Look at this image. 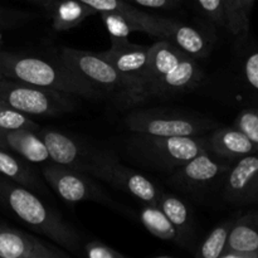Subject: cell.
<instances>
[{
    "instance_id": "obj_9",
    "label": "cell",
    "mask_w": 258,
    "mask_h": 258,
    "mask_svg": "<svg viewBox=\"0 0 258 258\" xmlns=\"http://www.w3.org/2000/svg\"><path fill=\"white\" fill-rule=\"evenodd\" d=\"M233 163L206 150L171 171L168 181L180 193L201 197L223 181Z\"/></svg>"
},
{
    "instance_id": "obj_20",
    "label": "cell",
    "mask_w": 258,
    "mask_h": 258,
    "mask_svg": "<svg viewBox=\"0 0 258 258\" xmlns=\"http://www.w3.org/2000/svg\"><path fill=\"white\" fill-rule=\"evenodd\" d=\"M158 206L175 227L183 247L190 246L196 233V218L190 206L176 194L166 193L161 189L159 193Z\"/></svg>"
},
{
    "instance_id": "obj_22",
    "label": "cell",
    "mask_w": 258,
    "mask_h": 258,
    "mask_svg": "<svg viewBox=\"0 0 258 258\" xmlns=\"http://www.w3.org/2000/svg\"><path fill=\"white\" fill-rule=\"evenodd\" d=\"M143 204L144 206L143 208H141L140 214H139L143 226L145 227L153 236H155L156 238L161 239V241L173 242V243L179 244V246H183V244H181L180 236H179V233L176 232L175 227L171 224V222L169 221V218L165 216V213L161 211V208L158 206V203Z\"/></svg>"
},
{
    "instance_id": "obj_7",
    "label": "cell",
    "mask_w": 258,
    "mask_h": 258,
    "mask_svg": "<svg viewBox=\"0 0 258 258\" xmlns=\"http://www.w3.org/2000/svg\"><path fill=\"white\" fill-rule=\"evenodd\" d=\"M82 171L135 197L143 203H158L160 189L145 175L121 164L110 151H88Z\"/></svg>"
},
{
    "instance_id": "obj_30",
    "label": "cell",
    "mask_w": 258,
    "mask_h": 258,
    "mask_svg": "<svg viewBox=\"0 0 258 258\" xmlns=\"http://www.w3.org/2000/svg\"><path fill=\"white\" fill-rule=\"evenodd\" d=\"M37 17L38 15L35 13L0 7V30L17 28L19 25L35 19Z\"/></svg>"
},
{
    "instance_id": "obj_18",
    "label": "cell",
    "mask_w": 258,
    "mask_h": 258,
    "mask_svg": "<svg viewBox=\"0 0 258 258\" xmlns=\"http://www.w3.org/2000/svg\"><path fill=\"white\" fill-rule=\"evenodd\" d=\"M207 148L222 159L236 161L249 154L258 153V149L238 128L217 126L206 135Z\"/></svg>"
},
{
    "instance_id": "obj_15",
    "label": "cell",
    "mask_w": 258,
    "mask_h": 258,
    "mask_svg": "<svg viewBox=\"0 0 258 258\" xmlns=\"http://www.w3.org/2000/svg\"><path fill=\"white\" fill-rule=\"evenodd\" d=\"M38 135L45 144L52 163L82 171L90 149L70 135L50 127H40Z\"/></svg>"
},
{
    "instance_id": "obj_21",
    "label": "cell",
    "mask_w": 258,
    "mask_h": 258,
    "mask_svg": "<svg viewBox=\"0 0 258 258\" xmlns=\"http://www.w3.org/2000/svg\"><path fill=\"white\" fill-rule=\"evenodd\" d=\"M44 9L55 32H67L77 28L88 17L98 14L81 0H50Z\"/></svg>"
},
{
    "instance_id": "obj_16",
    "label": "cell",
    "mask_w": 258,
    "mask_h": 258,
    "mask_svg": "<svg viewBox=\"0 0 258 258\" xmlns=\"http://www.w3.org/2000/svg\"><path fill=\"white\" fill-rule=\"evenodd\" d=\"M221 258H258V209L234 219Z\"/></svg>"
},
{
    "instance_id": "obj_12",
    "label": "cell",
    "mask_w": 258,
    "mask_h": 258,
    "mask_svg": "<svg viewBox=\"0 0 258 258\" xmlns=\"http://www.w3.org/2000/svg\"><path fill=\"white\" fill-rule=\"evenodd\" d=\"M133 86L128 96L141 87L150 60V45L136 44L127 39H111V48L100 53ZM127 96V98H128ZM126 98V102H127ZM125 102V105H126Z\"/></svg>"
},
{
    "instance_id": "obj_32",
    "label": "cell",
    "mask_w": 258,
    "mask_h": 258,
    "mask_svg": "<svg viewBox=\"0 0 258 258\" xmlns=\"http://www.w3.org/2000/svg\"><path fill=\"white\" fill-rule=\"evenodd\" d=\"M133 5L144 8H153V9H174L180 7L183 0H125Z\"/></svg>"
},
{
    "instance_id": "obj_4",
    "label": "cell",
    "mask_w": 258,
    "mask_h": 258,
    "mask_svg": "<svg viewBox=\"0 0 258 258\" xmlns=\"http://www.w3.org/2000/svg\"><path fill=\"white\" fill-rule=\"evenodd\" d=\"M206 135L155 136L133 133L127 140V151L145 165L171 173L181 164L208 150Z\"/></svg>"
},
{
    "instance_id": "obj_24",
    "label": "cell",
    "mask_w": 258,
    "mask_h": 258,
    "mask_svg": "<svg viewBox=\"0 0 258 258\" xmlns=\"http://www.w3.org/2000/svg\"><path fill=\"white\" fill-rule=\"evenodd\" d=\"M241 81L249 97L258 103V48H253L242 59Z\"/></svg>"
},
{
    "instance_id": "obj_26",
    "label": "cell",
    "mask_w": 258,
    "mask_h": 258,
    "mask_svg": "<svg viewBox=\"0 0 258 258\" xmlns=\"http://www.w3.org/2000/svg\"><path fill=\"white\" fill-rule=\"evenodd\" d=\"M0 128H29L38 133L40 126L29 116L14 110L0 100Z\"/></svg>"
},
{
    "instance_id": "obj_27",
    "label": "cell",
    "mask_w": 258,
    "mask_h": 258,
    "mask_svg": "<svg viewBox=\"0 0 258 258\" xmlns=\"http://www.w3.org/2000/svg\"><path fill=\"white\" fill-rule=\"evenodd\" d=\"M226 9L227 30L234 37L244 39L248 35L249 24L242 18L237 0H223Z\"/></svg>"
},
{
    "instance_id": "obj_28",
    "label": "cell",
    "mask_w": 258,
    "mask_h": 258,
    "mask_svg": "<svg viewBox=\"0 0 258 258\" xmlns=\"http://www.w3.org/2000/svg\"><path fill=\"white\" fill-rule=\"evenodd\" d=\"M233 126L258 149V107H246L237 115Z\"/></svg>"
},
{
    "instance_id": "obj_17",
    "label": "cell",
    "mask_w": 258,
    "mask_h": 258,
    "mask_svg": "<svg viewBox=\"0 0 258 258\" xmlns=\"http://www.w3.org/2000/svg\"><path fill=\"white\" fill-rule=\"evenodd\" d=\"M0 174L43 198L50 197L49 185L32 163L3 148H0Z\"/></svg>"
},
{
    "instance_id": "obj_33",
    "label": "cell",
    "mask_w": 258,
    "mask_h": 258,
    "mask_svg": "<svg viewBox=\"0 0 258 258\" xmlns=\"http://www.w3.org/2000/svg\"><path fill=\"white\" fill-rule=\"evenodd\" d=\"M237 2H238V8L242 18L249 24V13H251L252 7H253L254 0H237Z\"/></svg>"
},
{
    "instance_id": "obj_34",
    "label": "cell",
    "mask_w": 258,
    "mask_h": 258,
    "mask_svg": "<svg viewBox=\"0 0 258 258\" xmlns=\"http://www.w3.org/2000/svg\"><path fill=\"white\" fill-rule=\"evenodd\" d=\"M30 2H34V3H37V4H39L40 7H43L44 8L45 5H48V3L50 2V0H30Z\"/></svg>"
},
{
    "instance_id": "obj_11",
    "label": "cell",
    "mask_w": 258,
    "mask_h": 258,
    "mask_svg": "<svg viewBox=\"0 0 258 258\" xmlns=\"http://www.w3.org/2000/svg\"><path fill=\"white\" fill-rule=\"evenodd\" d=\"M222 198L237 207L258 204V153L232 164L222 181Z\"/></svg>"
},
{
    "instance_id": "obj_35",
    "label": "cell",
    "mask_w": 258,
    "mask_h": 258,
    "mask_svg": "<svg viewBox=\"0 0 258 258\" xmlns=\"http://www.w3.org/2000/svg\"><path fill=\"white\" fill-rule=\"evenodd\" d=\"M2 43H3V34L0 33V47H2Z\"/></svg>"
},
{
    "instance_id": "obj_19",
    "label": "cell",
    "mask_w": 258,
    "mask_h": 258,
    "mask_svg": "<svg viewBox=\"0 0 258 258\" xmlns=\"http://www.w3.org/2000/svg\"><path fill=\"white\" fill-rule=\"evenodd\" d=\"M3 149L22 156L32 164L50 161L45 144L37 131L29 128H0Z\"/></svg>"
},
{
    "instance_id": "obj_5",
    "label": "cell",
    "mask_w": 258,
    "mask_h": 258,
    "mask_svg": "<svg viewBox=\"0 0 258 258\" xmlns=\"http://www.w3.org/2000/svg\"><path fill=\"white\" fill-rule=\"evenodd\" d=\"M123 122L130 133L155 136L206 135L219 126L208 116L159 107L131 111Z\"/></svg>"
},
{
    "instance_id": "obj_10",
    "label": "cell",
    "mask_w": 258,
    "mask_h": 258,
    "mask_svg": "<svg viewBox=\"0 0 258 258\" xmlns=\"http://www.w3.org/2000/svg\"><path fill=\"white\" fill-rule=\"evenodd\" d=\"M40 174L49 188L66 203L95 202V203L113 206L111 197L91 178V175L55 163L45 164Z\"/></svg>"
},
{
    "instance_id": "obj_23",
    "label": "cell",
    "mask_w": 258,
    "mask_h": 258,
    "mask_svg": "<svg viewBox=\"0 0 258 258\" xmlns=\"http://www.w3.org/2000/svg\"><path fill=\"white\" fill-rule=\"evenodd\" d=\"M234 219L236 218H229L218 224L197 248L194 256L199 258H221L223 252L226 251Z\"/></svg>"
},
{
    "instance_id": "obj_37",
    "label": "cell",
    "mask_w": 258,
    "mask_h": 258,
    "mask_svg": "<svg viewBox=\"0 0 258 258\" xmlns=\"http://www.w3.org/2000/svg\"><path fill=\"white\" fill-rule=\"evenodd\" d=\"M0 148H3V144H2V140H0Z\"/></svg>"
},
{
    "instance_id": "obj_29",
    "label": "cell",
    "mask_w": 258,
    "mask_h": 258,
    "mask_svg": "<svg viewBox=\"0 0 258 258\" xmlns=\"http://www.w3.org/2000/svg\"><path fill=\"white\" fill-rule=\"evenodd\" d=\"M199 10L211 24L227 29L226 9L223 0H196Z\"/></svg>"
},
{
    "instance_id": "obj_1",
    "label": "cell",
    "mask_w": 258,
    "mask_h": 258,
    "mask_svg": "<svg viewBox=\"0 0 258 258\" xmlns=\"http://www.w3.org/2000/svg\"><path fill=\"white\" fill-rule=\"evenodd\" d=\"M204 78L198 59L169 40L150 45V60L141 87L131 93L126 105H138L151 98H171L196 90Z\"/></svg>"
},
{
    "instance_id": "obj_36",
    "label": "cell",
    "mask_w": 258,
    "mask_h": 258,
    "mask_svg": "<svg viewBox=\"0 0 258 258\" xmlns=\"http://www.w3.org/2000/svg\"><path fill=\"white\" fill-rule=\"evenodd\" d=\"M3 78H5V77H4V75H3V73L0 72V80H3Z\"/></svg>"
},
{
    "instance_id": "obj_31",
    "label": "cell",
    "mask_w": 258,
    "mask_h": 258,
    "mask_svg": "<svg viewBox=\"0 0 258 258\" xmlns=\"http://www.w3.org/2000/svg\"><path fill=\"white\" fill-rule=\"evenodd\" d=\"M82 252L83 254L88 258H126L127 257L126 254L121 253L120 251L112 248L111 246L98 241V239H93V241L87 242V243L82 247Z\"/></svg>"
},
{
    "instance_id": "obj_6",
    "label": "cell",
    "mask_w": 258,
    "mask_h": 258,
    "mask_svg": "<svg viewBox=\"0 0 258 258\" xmlns=\"http://www.w3.org/2000/svg\"><path fill=\"white\" fill-rule=\"evenodd\" d=\"M0 100L27 116L55 117L77 107L76 96L22 81L0 80Z\"/></svg>"
},
{
    "instance_id": "obj_3",
    "label": "cell",
    "mask_w": 258,
    "mask_h": 258,
    "mask_svg": "<svg viewBox=\"0 0 258 258\" xmlns=\"http://www.w3.org/2000/svg\"><path fill=\"white\" fill-rule=\"evenodd\" d=\"M0 72L10 80L50 88L76 97L96 100L105 95L72 72L58 57L48 58L0 50Z\"/></svg>"
},
{
    "instance_id": "obj_2",
    "label": "cell",
    "mask_w": 258,
    "mask_h": 258,
    "mask_svg": "<svg viewBox=\"0 0 258 258\" xmlns=\"http://www.w3.org/2000/svg\"><path fill=\"white\" fill-rule=\"evenodd\" d=\"M0 204L33 231L47 237L71 254H81L82 244L77 229L40 196L3 174H0Z\"/></svg>"
},
{
    "instance_id": "obj_25",
    "label": "cell",
    "mask_w": 258,
    "mask_h": 258,
    "mask_svg": "<svg viewBox=\"0 0 258 258\" xmlns=\"http://www.w3.org/2000/svg\"><path fill=\"white\" fill-rule=\"evenodd\" d=\"M82 3L87 4L88 7L93 8L97 13L103 12H116L122 13L128 17L136 18V19H146L150 13L143 12L138 9L135 5L125 2V0H81Z\"/></svg>"
},
{
    "instance_id": "obj_14",
    "label": "cell",
    "mask_w": 258,
    "mask_h": 258,
    "mask_svg": "<svg viewBox=\"0 0 258 258\" xmlns=\"http://www.w3.org/2000/svg\"><path fill=\"white\" fill-rule=\"evenodd\" d=\"M158 24L161 30V39L169 40L190 57L204 59L212 53L214 37L207 30L160 15H158Z\"/></svg>"
},
{
    "instance_id": "obj_8",
    "label": "cell",
    "mask_w": 258,
    "mask_h": 258,
    "mask_svg": "<svg viewBox=\"0 0 258 258\" xmlns=\"http://www.w3.org/2000/svg\"><path fill=\"white\" fill-rule=\"evenodd\" d=\"M57 57L91 86L103 93H112L118 102H126L133 86L100 53L62 47Z\"/></svg>"
},
{
    "instance_id": "obj_13",
    "label": "cell",
    "mask_w": 258,
    "mask_h": 258,
    "mask_svg": "<svg viewBox=\"0 0 258 258\" xmlns=\"http://www.w3.org/2000/svg\"><path fill=\"white\" fill-rule=\"evenodd\" d=\"M55 243L10 227H0V258H70Z\"/></svg>"
}]
</instances>
